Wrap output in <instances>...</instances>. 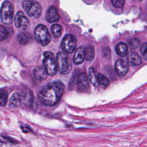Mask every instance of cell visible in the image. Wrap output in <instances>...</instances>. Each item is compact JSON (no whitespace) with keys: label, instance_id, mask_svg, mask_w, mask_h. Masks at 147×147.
Masks as SVG:
<instances>
[{"label":"cell","instance_id":"obj_1","mask_svg":"<svg viewBox=\"0 0 147 147\" xmlns=\"http://www.w3.org/2000/svg\"><path fill=\"white\" fill-rule=\"evenodd\" d=\"M64 90L65 86L60 82L50 83L40 92L38 94L39 100L45 106H54L60 100Z\"/></svg>","mask_w":147,"mask_h":147},{"label":"cell","instance_id":"obj_2","mask_svg":"<svg viewBox=\"0 0 147 147\" xmlns=\"http://www.w3.org/2000/svg\"><path fill=\"white\" fill-rule=\"evenodd\" d=\"M35 38L40 44L42 46L47 45L51 40V35L46 28L44 25H38L34 30Z\"/></svg>","mask_w":147,"mask_h":147},{"label":"cell","instance_id":"obj_3","mask_svg":"<svg viewBox=\"0 0 147 147\" xmlns=\"http://www.w3.org/2000/svg\"><path fill=\"white\" fill-rule=\"evenodd\" d=\"M43 56L44 57L43 64L48 75L50 76L55 75L57 72V65L53 54L51 52L46 51L44 52Z\"/></svg>","mask_w":147,"mask_h":147},{"label":"cell","instance_id":"obj_4","mask_svg":"<svg viewBox=\"0 0 147 147\" xmlns=\"http://www.w3.org/2000/svg\"><path fill=\"white\" fill-rule=\"evenodd\" d=\"M0 13L2 22L7 25L10 24L14 14V7L12 3L8 1H5L1 6Z\"/></svg>","mask_w":147,"mask_h":147},{"label":"cell","instance_id":"obj_5","mask_svg":"<svg viewBox=\"0 0 147 147\" xmlns=\"http://www.w3.org/2000/svg\"><path fill=\"white\" fill-rule=\"evenodd\" d=\"M22 7L26 13L31 17L37 18L41 13V6L36 1H24L22 2Z\"/></svg>","mask_w":147,"mask_h":147},{"label":"cell","instance_id":"obj_6","mask_svg":"<svg viewBox=\"0 0 147 147\" xmlns=\"http://www.w3.org/2000/svg\"><path fill=\"white\" fill-rule=\"evenodd\" d=\"M56 62L57 69L60 74H67L71 69V64L67 56L64 52H59L57 54Z\"/></svg>","mask_w":147,"mask_h":147},{"label":"cell","instance_id":"obj_7","mask_svg":"<svg viewBox=\"0 0 147 147\" xmlns=\"http://www.w3.org/2000/svg\"><path fill=\"white\" fill-rule=\"evenodd\" d=\"M76 47V39L72 34L65 35L61 42V48L65 53H71L75 49Z\"/></svg>","mask_w":147,"mask_h":147},{"label":"cell","instance_id":"obj_8","mask_svg":"<svg viewBox=\"0 0 147 147\" xmlns=\"http://www.w3.org/2000/svg\"><path fill=\"white\" fill-rule=\"evenodd\" d=\"M21 103L26 107L30 106L33 102V94L32 91L28 89L25 88L20 92Z\"/></svg>","mask_w":147,"mask_h":147},{"label":"cell","instance_id":"obj_9","mask_svg":"<svg viewBox=\"0 0 147 147\" xmlns=\"http://www.w3.org/2000/svg\"><path fill=\"white\" fill-rule=\"evenodd\" d=\"M14 22L16 26L21 29L25 30L27 29L29 26V20L21 11H19L17 13L15 16Z\"/></svg>","mask_w":147,"mask_h":147},{"label":"cell","instance_id":"obj_10","mask_svg":"<svg viewBox=\"0 0 147 147\" xmlns=\"http://www.w3.org/2000/svg\"><path fill=\"white\" fill-rule=\"evenodd\" d=\"M115 71L119 76H125L129 69L127 63L123 59H118L114 65Z\"/></svg>","mask_w":147,"mask_h":147},{"label":"cell","instance_id":"obj_11","mask_svg":"<svg viewBox=\"0 0 147 147\" xmlns=\"http://www.w3.org/2000/svg\"><path fill=\"white\" fill-rule=\"evenodd\" d=\"M78 89L80 92H85L89 88V83L87 75L86 73H82L79 75L78 82Z\"/></svg>","mask_w":147,"mask_h":147},{"label":"cell","instance_id":"obj_12","mask_svg":"<svg viewBox=\"0 0 147 147\" xmlns=\"http://www.w3.org/2000/svg\"><path fill=\"white\" fill-rule=\"evenodd\" d=\"M46 17L47 21L50 23L57 22L60 19L59 14L54 6H51L49 8L47 12Z\"/></svg>","mask_w":147,"mask_h":147},{"label":"cell","instance_id":"obj_13","mask_svg":"<svg viewBox=\"0 0 147 147\" xmlns=\"http://www.w3.org/2000/svg\"><path fill=\"white\" fill-rule=\"evenodd\" d=\"M85 58L84 48L83 47H79L75 51L74 56V62L76 64H81Z\"/></svg>","mask_w":147,"mask_h":147},{"label":"cell","instance_id":"obj_14","mask_svg":"<svg viewBox=\"0 0 147 147\" xmlns=\"http://www.w3.org/2000/svg\"><path fill=\"white\" fill-rule=\"evenodd\" d=\"M33 74L34 77L39 80H41L45 79L48 75L45 67L41 66L36 67L34 69Z\"/></svg>","mask_w":147,"mask_h":147},{"label":"cell","instance_id":"obj_15","mask_svg":"<svg viewBox=\"0 0 147 147\" xmlns=\"http://www.w3.org/2000/svg\"><path fill=\"white\" fill-rule=\"evenodd\" d=\"M116 53L120 56L123 57L127 55L128 53V48L127 45L124 42H119L115 47Z\"/></svg>","mask_w":147,"mask_h":147},{"label":"cell","instance_id":"obj_16","mask_svg":"<svg viewBox=\"0 0 147 147\" xmlns=\"http://www.w3.org/2000/svg\"><path fill=\"white\" fill-rule=\"evenodd\" d=\"M22 105L20 92H15L11 96L10 99L9 106L12 107H19Z\"/></svg>","mask_w":147,"mask_h":147},{"label":"cell","instance_id":"obj_17","mask_svg":"<svg viewBox=\"0 0 147 147\" xmlns=\"http://www.w3.org/2000/svg\"><path fill=\"white\" fill-rule=\"evenodd\" d=\"M129 61L131 64L134 65H139L142 63V59L141 57L136 52H132L130 54Z\"/></svg>","mask_w":147,"mask_h":147},{"label":"cell","instance_id":"obj_18","mask_svg":"<svg viewBox=\"0 0 147 147\" xmlns=\"http://www.w3.org/2000/svg\"><path fill=\"white\" fill-rule=\"evenodd\" d=\"M85 58L88 61H91L94 59L95 56V51L93 47L89 45L84 48Z\"/></svg>","mask_w":147,"mask_h":147},{"label":"cell","instance_id":"obj_19","mask_svg":"<svg viewBox=\"0 0 147 147\" xmlns=\"http://www.w3.org/2000/svg\"><path fill=\"white\" fill-rule=\"evenodd\" d=\"M88 78L91 84L94 86H98L99 83L97 80V75L95 74L94 69L92 68H89L88 70Z\"/></svg>","mask_w":147,"mask_h":147},{"label":"cell","instance_id":"obj_20","mask_svg":"<svg viewBox=\"0 0 147 147\" xmlns=\"http://www.w3.org/2000/svg\"><path fill=\"white\" fill-rule=\"evenodd\" d=\"M97 80L99 84H101L105 87L109 86L110 84V81L109 79L106 76L100 73H99L97 75Z\"/></svg>","mask_w":147,"mask_h":147},{"label":"cell","instance_id":"obj_21","mask_svg":"<svg viewBox=\"0 0 147 147\" xmlns=\"http://www.w3.org/2000/svg\"><path fill=\"white\" fill-rule=\"evenodd\" d=\"M8 94L5 90L0 89V106H4L6 105Z\"/></svg>","mask_w":147,"mask_h":147},{"label":"cell","instance_id":"obj_22","mask_svg":"<svg viewBox=\"0 0 147 147\" xmlns=\"http://www.w3.org/2000/svg\"><path fill=\"white\" fill-rule=\"evenodd\" d=\"M17 40L21 45H25L29 43V39L28 36L24 33H20L17 36Z\"/></svg>","mask_w":147,"mask_h":147},{"label":"cell","instance_id":"obj_23","mask_svg":"<svg viewBox=\"0 0 147 147\" xmlns=\"http://www.w3.org/2000/svg\"><path fill=\"white\" fill-rule=\"evenodd\" d=\"M51 30L55 37H58L61 35V27L60 25L57 24H55L51 26Z\"/></svg>","mask_w":147,"mask_h":147},{"label":"cell","instance_id":"obj_24","mask_svg":"<svg viewBox=\"0 0 147 147\" xmlns=\"http://www.w3.org/2000/svg\"><path fill=\"white\" fill-rule=\"evenodd\" d=\"M129 47L131 49H135L140 46V40L138 38H132L130 39L127 41Z\"/></svg>","mask_w":147,"mask_h":147},{"label":"cell","instance_id":"obj_25","mask_svg":"<svg viewBox=\"0 0 147 147\" xmlns=\"http://www.w3.org/2000/svg\"><path fill=\"white\" fill-rule=\"evenodd\" d=\"M9 33L6 27L0 25V41L6 39L8 36Z\"/></svg>","mask_w":147,"mask_h":147},{"label":"cell","instance_id":"obj_26","mask_svg":"<svg viewBox=\"0 0 147 147\" xmlns=\"http://www.w3.org/2000/svg\"><path fill=\"white\" fill-rule=\"evenodd\" d=\"M78 77H79V76H78L77 73L75 72L74 74H73L71 78V80H70V82L69 83V87L70 88H71V87H72L74 86H75L76 84H77Z\"/></svg>","mask_w":147,"mask_h":147},{"label":"cell","instance_id":"obj_27","mask_svg":"<svg viewBox=\"0 0 147 147\" xmlns=\"http://www.w3.org/2000/svg\"><path fill=\"white\" fill-rule=\"evenodd\" d=\"M113 5L116 7H122L125 4V0H111Z\"/></svg>","mask_w":147,"mask_h":147},{"label":"cell","instance_id":"obj_28","mask_svg":"<svg viewBox=\"0 0 147 147\" xmlns=\"http://www.w3.org/2000/svg\"><path fill=\"white\" fill-rule=\"evenodd\" d=\"M141 53L143 58L145 60H147V43H144L141 46Z\"/></svg>","mask_w":147,"mask_h":147},{"label":"cell","instance_id":"obj_29","mask_svg":"<svg viewBox=\"0 0 147 147\" xmlns=\"http://www.w3.org/2000/svg\"><path fill=\"white\" fill-rule=\"evenodd\" d=\"M103 54L105 57H109L110 55V50L108 48H105V50L103 51Z\"/></svg>","mask_w":147,"mask_h":147},{"label":"cell","instance_id":"obj_30","mask_svg":"<svg viewBox=\"0 0 147 147\" xmlns=\"http://www.w3.org/2000/svg\"><path fill=\"white\" fill-rule=\"evenodd\" d=\"M21 127L22 128V131L24 132V133H28L29 131H30V130H31L30 128H29L28 126H21Z\"/></svg>","mask_w":147,"mask_h":147},{"label":"cell","instance_id":"obj_31","mask_svg":"<svg viewBox=\"0 0 147 147\" xmlns=\"http://www.w3.org/2000/svg\"><path fill=\"white\" fill-rule=\"evenodd\" d=\"M3 137L5 139H6V140H7V141H9V142H16V141H15L14 140H13L11 138H9L8 136H6V137L3 136Z\"/></svg>","mask_w":147,"mask_h":147},{"label":"cell","instance_id":"obj_32","mask_svg":"<svg viewBox=\"0 0 147 147\" xmlns=\"http://www.w3.org/2000/svg\"><path fill=\"white\" fill-rule=\"evenodd\" d=\"M139 1H141V0H139Z\"/></svg>","mask_w":147,"mask_h":147}]
</instances>
